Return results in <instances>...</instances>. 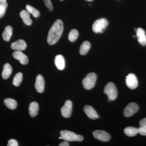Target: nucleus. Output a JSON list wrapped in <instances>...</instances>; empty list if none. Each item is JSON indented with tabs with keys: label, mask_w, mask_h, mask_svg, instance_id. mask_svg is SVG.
<instances>
[{
	"label": "nucleus",
	"mask_w": 146,
	"mask_h": 146,
	"mask_svg": "<svg viewBox=\"0 0 146 146\" xmlns=\"http://www.w3.org/2000/svg\"><path fill=\"white\" fill-rule=\"evenodd\" d=\"M63 31V23L60 20H56L50 29L48 34L47 42L52 45L57 42L62 35Z\"/></svg>",
	"instance_id": "obj_1"
},
{
	"label": "nucleus",
	"mask_w": 146,
	"mask_h": 146,
	"mask_svg": "<svg viewBox=\"0 0 146 146\" xmlns=\"http://www.w3.org/2000/svg\"><path fill=\"white\" fill-rule=\"evenodd\" d=\"M72 110V103L70 100L65 102V104L61 108V115L64 117L68 118L70 117Z\"/></svg>",
	"instance_id": "obj_6"
},
{
	"label": "nucleus",
	"mask_w": 146,
	"mask_h": 146,
	"mask_svg": "<svg viewBox=\"0 0 146 146\" xmlns=\"http://www.w3.org/2000/svg\"><path fill=\"white\" fill-rule=\"evenodd\" d=\"M108 21L105 18H102L95 21L92 26V30L96 33H102L108 25Z\"/></svg>",
	"instance_id": "obj_4"
},
{
	"label": "nucleus",
	"mask_w": 146,
	"mask_h": 146,
	"mask_svg": "<svg viewBox=\"0 0 146 146\" xmlns=\"http://www.w3.org/2000/svg\"><path fill=\"white\" fill-rule=\"evenodd\" d=\"M4 102L5 106L11 110L16 109L18 105L17 102L12 98L6 99L4 101Z\"/></svg>",
	"instance_id": "obj_20"
},
{
	"label": "nucleus",
	"mask_w": 146,
	"mask_h": 146,
	"mask_svg": "<svg viewBox=\"0 0 146 146\" xmlns=\"http://www.w3.org/2000/svg\"><path fill=\"white\" fill-rule=\"evenodd\" d=\"M35 86L36 91L39 93H42L44 92L45 88L44 80L41 75H39L36 77Z\"/></svg>",
	"instance_id": "obj_12"
},
{
	"label": "nucleus",
	"mask_w": 146,
	"mask_h": 146,
	"mask_svg": "<svg viewBox=\"0 0 146 146\" xmlns=\"http://www.w3.org/2000/svg\"><path fill=\"white\" fill-rule=\"evenodd\" d=\"M13 32V29L10 26L6 27L3 33V39L5 41L8 42L10 40L11 37L12 36Z\"/></svg>",
	"instance_id": "obj_19"
},
{
	"label": "nucleus",
	"mask_w": 146,
	"mask_h": 146,
	"mask_svg": "<svg viewBox=\"0 0 146 146\" xmlns=\"http://www.w3.org/2000/svg\"><path fill=\"white\" fill-rule=\"evenodd\" d=\"M87 1H92L93 0H86Z\"/></svg>",
	"instance_id": "obj_34"
},
{
	"label": "nucleus",
	"mask_w": 146,
	"mask_h": 146,
	"mask_svg": "<svg viewBox=\"0 0 146 146\" xmlns=\"http://www.w3.org/2000/svg\"><path fill=\"white\" fill-rule=\"evenodd\" d=\"M84 111L89 119L94 120L100 117L96 111L91 106H85L84 107Z\"/></svg>",
	"instance_id": "obj_11"
},
{
	"label": "nucleus",
	"mask_w": 146,
	"mask_h": 146,
	"mask_svg": "<svg viewBox=\"0 0 146 146\" xmlns=\"http://www.w3.org/2000/svg\"><path fill=\"white\" fill-rule=\"evenodd\" d=\"M26 9L29 13L31 14L35 18H37L40 16V13L39 11L31 6L27 5L26 7Z\"/></svg>",
	"instance_id": "obj_25"
},
{
	"label": "nucleus",
	"mask_w": 146,
	"mask_h": 146,
	"mask_svg": "<svg viewBox=\"0 0 146 146\" xmlns=\"http://www.w3.org/2000/svg\"><path fill=\"white\" fill-rule=\"evenodd\" d=\"M29 111L30 115L32 117H36L39 111V104L36 102H32L29 105Z\"/></svg>",
	"instance_id": "obj_16"
},
{
	"label": "nucleus",
	"mask_w": 146,
	"mask_h": 146,
	"mask_svg": "<svg viewBox=\"0 0 146 146\" xmlns=\"http://www.w3.org/2000/svg\"><path fill=\"white\" fill-rule=\"evenodd\" d=\"M7 5L6 0H0V18L4 16Z\"/></svg>",
	"instance_id": "obj_24"
},
{
	"label": "nucleus",
	"mask_w": 146,
	"mask_h": 146,
	"mask_svg": "<svg viewBox=\"0 0 146 146\" xmlns=\"http://www.w3.org/2000/svg\"><path fill=\"white\" fill-rule=\"evenodd\" d=\"M55 65L58 69L60 70H63L65 68V60L63 56L58 55L54 58Z\"/></svg>",
	"instance_id": "obj_15"
},
{
	"label": "nucleus",
	"mask_w": 146,
	"mask_h": 146,
	"mask_svg": "<svg viewBox=\"0 0 146 146\" xmlns=\"http://www.w3.org/2000/svg\"><path fill=\"white\" fill-rule=\"evenodd\" d=\"M84 138L83 136L80 135H77L76 137V141H83Z\"/></svg>",
	"instance_id": "obj_30"
},
{
	"label": "nucleus",
	"mask_w": 146,
	"mask_h": 146,
	"mask_svg": "<svg viewBox=\"0 0 146 146\" xmlns=\"http://www.w3.org/2000/svg\"><path fill=\"white\" fill-rule=\"evenodd\" d=\"M13 56L16 60H19L22 65H27L28 63L29 59L27 56L21 51L16 50L13 52Z\"/></svg>",
	"instance_id": "obj_10"
},
{
	"label": "nucleus",
	"mask_w": 146,
	"mask_h": 146,
	"mask_svg": "<svg viewBox=\"0 0 146 146\" xmlns=\"http://www.w3.org/2000/svg\"><path fill=\"white\" fill-rule=\"evenodd\" d=\"M18 142L15 139H11L8 141L7 146H18Z\"/></svg>",
	"instance_id": "obj_29"
},
{
	"label": "nucleus",
	"mask_w": 146,
	"mask_h": 146,
	"mask_svg": "<svg viewBox=\"0 0 146 146\" xmlns=\"http://www.w3.org/2000/svg\"><path fill=\"white\" fill-rule=\"evenodd\" d=\"M20 16L23 19L24 23L26 25L30 26L32 23V21L30 18V13L27 10H23L20 12Z\"/></svg>",
	"instance_id": "obj_18"
},
{
	"label": "nucleus",
	"mask_w": 146,
	"mask_h": 146,
	"mask_svg": "<svg viewBox=\"0 0 146 146\" xmlns=\"http://www.w3.org/2000/svg\"><path fill=\"white\" fill-rule=\"evenodd\" d=\"M138 110L139 106L138 104L135 103H130L125 108L123 111L124 115L127 117H129L138 112Z\"/></svg>",
	"instance_id": "obj_5"
},
{
	"label": "nucleus",
	"mask_w": 146,
	"mask_h": 146,
	"mask_svg": "<svg viewBox=\"0 0 146 146\" xmlns=\"http://www.w3.org/2000/svg\"><path fill=\"white\" fill-rule=\"evenodd\" d=\"M59 146H69V144L68 143V141H65L60 143L59 145Z\"/></svg>",
	"instance_id": "obj_32"
},
{
	"label": "nucleus",
	"mask_w": 146,
	"mask_h": 146,
	"mask_svg": "<svg viewBox=\"0 0 146 146\" xmlns=\"http://www.w3.org/2000/svg\"><path fill=\"white\" fill-rule=\"evenodd\" d=\"M91 48V44L88 41H85L81 45L80 49V53L82 55H84L89 52Z\"/></svg>",
	"instance_id": "obj_21"
},
{
	"label": "nucleus",
	"mask_w": 146,
	"mask_h": 146,
	"mask_svg": "<svg viewBox=\"0 0 146 146\" xmlns=\"http://www.w3.org/2000/svg\"><path fill=\"white\" fill-rule=\"evenodd\" d=\"M43 1L45 5L47 8L49 9L50 10H52L53 8L52 3L51 2L50 0H43Z\"/></svg>",
	"instance_id": "obj_28"
},
{
	"label": "nucleus",
	"mask_w": 146,
	"mask_h": 146,
	"mask_svg": "<svg viewBox=\"0 0 146 146\" xmlns=\"http://www.w3.org/2000/svg\"><path fill=\"white\" fill-rule=\"evenodd\" d=\"M139 124L140 125L145 126H146V118H144L140 121L139 122Z\"/></svg>",
	"instance_id": "obj_31"
},
{
	"label": "nucleus",
	"mask_w": 146,
	"mask_h": 146,
	"mask_svg": "<svg viewBox=\"0 0 146 146\" xmlns=\"http://www.w3.org/2000/svg\"><path fill=\"white\" fill-rule=\"evenodd\" d=\"M60 1H63V0H60Z\"/></svg>",
	"instance_id": "obj_35"
},
{
	"label": "nucleus",
	"mask_w": 146,
	"mask_h": 146,
	"mask_svg": "<svg viewBox=\"0 0 146 146\" xmlns=\"http://www.w3.org/2000/svg\"><path fill=\"white\" fill-rule=\"evenodd\" d=\"M136 36L138 38V42L141 45L145 46L146 45V35L145 30L139 28L136 31Z\"/></svg>",
	"instance_id": "obj_14"
},
{
	"label": "nucleus",
	"mask_w": 146,
	"mask_h": 146,
	"mask_svg": "<svg viewBox=\"0 0 146 146\" xmlns=\"http://www.w3.org/2000/svg\"><path fill=\"white\" fill-rule=\"evenodd\" d=\"M26 48V43L23 39H19L11 44V48L16 50H23Z\"/></svg>",
	"instance_id": "obj_13"
},
{
	"label": "nucleus",
	"mask_w": 146,
	"mask_h": 146,
	"mask_svg": "<svg viewBox=\"0 0 146 146\" xmlns=\"http://www.w3.org/2000/svg\"><path fill=\"white\" fill-rule=\"evenodd\" d=\"M78 32L77 30L72 29L70 31L68 35V39L70 42H75L78 36Z\"/></svg>",
	"instance_id": "obj_26"
},
{
	"label": "nucleus",
	"mask_w": 146,
	"mask_h": 146,
	"mask_svg": "<svg viewBox=\"0 0 146 146\" xmlns=\"http://www.w3.org/2000/svg\"><path fill=\"white\" fill-rule=\"evenodd\" d=\"M138 133L143 136H146V126L141 125V127L137 128Z\"/></svg>",
	"instance_id": "obj_27"
},
{
	"label": "nucleus",
	"mask_w": 146,
	"mask_h": 146,
	"mask_svg": "<svg viewBox=\"0 0 146 146\" xmlns=\"http://www.w3.org/2000/svg\"><path fill=\"white\" fill-rule=\"evenodd\" d=\"M23 74L18 72L14 76L13 80V84L16 86H19L23 80Z\"/></svg>",
	"instance_id": "obj_23"
},
{
	"label": "nucleus",
	"mask_w": 146,
	"mask_h": 146,
	"mask_svg": "<svg viewBox=\"0 0 146 146\" xmlns=\"http://www.w3.org/2000/svg\"><path fill=\"white\" fill-rule=\"evenodd\" d=\"M60 136L64 141L71 142L76 141L77 134L72 131L63 130L60 131Z\"/></svg>",
	"instance_id": "obj_9"
},
{
	"label": "nucleus",
	"mask_w": 146,
	"mask_h": 146,
	"mask_svg": "<svg viewBox=\"0 0 146 146\" xmlns=\"http://www.w3.org/2000/svg\"><path fill=\"white\" fill-rule=\"evenodd\" d=\"M59 139H62V137H61V136H60V137H59Z\"/></svg>",
	"instance_id": "obj_33"
},
{
	"label": "nucleus",
	"mask_w": 146,
	"mask_h": 146,
	"mask_svg": "<svg viewBox=\"0 0 146 146\" xmlns=\"http://www.w3.org/2000/svg\"><path fill=\"white\" fill-rule=\"evenodd\" d=\"M126 84L129 89H134L138 86V81L136 76L133 74H129L127 76Z\"/></svg>",
	"instance_id": "obj_8"
},
{
	"label": "nucleus",
	"mask_w": 146,
	"mask_h": 146,
	"mask_svg": "<svg viewBox=\"0 0 146 146\" xmlns=\"http://www.w3.org/2000/svg\"><path fill=\"white\" fill-rule=\"evenodd\" d=\"M97 80V76L95 73H89L82 80L84 87L87 90H90L94 88Z\"/></svg>",
	"instance_id": "obj_2"
},
{
	"label": "nucleus",
	"mask_w": 146,
	"mask_h": 146,
	"mask_svg": "<svg viewBox=\"0 0 146 146\" xmlns=\"http://www.w3.org/2000/svg\"><path fill=\"white\" fill-rule=\"evenodd\" d=\"M94 138L102 142H107L110 139V136L108 133L105 131L98 130L93 132Z\"/></svg>",
	"instance_id": "obj_7"
},
{
	"label": "nucleus",
	"mask_w": 146,
	"mask_h": 146,
	"mask_svg": "<svg viewBox=\"0 0 146 146\" xmlns=\"http://www.w3.org/2000/svg\"><path fill=\"white\" fill-rule=\"evenodd\" d=\"M12 72V68L9 63H6L3 68L2 76L4 80L8 79L10 77Z\"/></svg>",
	"instance_id": "obj_17"
},
{
	"label": "nucleus",
	"mask_w": 146,
	"mask_h": 146,
	"mask_svg": "<svg viewBox=\"0 0 146 146\" xmlns=\"http://www.w3.org/2000/svg\"><path fill=\"white\" fill-rule=\"evenodd\" d=\"M125 135L129 137H132L136 136L138 133V129L133 127H126L124 130Z\"/></svg>",
	"instance_id": "obj_22"
},
{
	"label": "nucleus",
	"mask_w": 146,
	"mask_h": 146,
	"mask_svg": "<svg viewBox=\"0 0 146 146\" xmlns=\"http://www.w3.org/2000/svg\"><path fill=\"white\" fill-rule=\"evenodd\" d=\"M104 91V94L107 95L108 99L111 101L114 100L117 97L118 93L117 87L113 82H110L107 84L105 87Z\"/></svg>",
	"instance_id": "obj_3"
}]
</instances>
